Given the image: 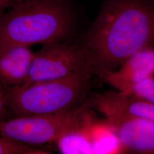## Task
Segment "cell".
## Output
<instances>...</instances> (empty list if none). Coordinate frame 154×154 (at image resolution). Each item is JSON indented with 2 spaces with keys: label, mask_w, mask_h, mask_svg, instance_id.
Listing matches in <instances>:
<instances>
[{
  "label": "cell",
  "mask_w": 154,
  "mask_h": 154,
  "mask_svg": "<svg viewBox=\"0 0 154 154\" xmlns=\"http://www.w3.org/2000/svg\"><path fill=\"white\" fill-rule=\"evenodd\" d=\"M91 101L70 110L48 114L13 117L0 121V135L26 144L56 142L93 116Z\"/></svg>",
  "instance_id": "4"
},
{
  "label": "cell",
  "mask_w": 154,
  "mask_h": 154,
  "mask_svg": "<svg viewBox=\"0 0 154 154\" xmlns=\"http://www.w3.org/2000/svg\"><path fill=\"white\" fill-rule=\"evenodd\" d=\"M114 127L123 153L154 154V123L122 116H105Z\"/></svg>",
  "instance_id": "6"
},
{
  "label": "cell",
  "mask_w": 154,
  "mask_h": 154,
  "mask_svg": "<svg viewBox=\"0 0 154 154\" xmlns=\"http://www.w3.org/2000/svg\"><path fill=\"white\" fill-rule=\"evenodd\" d=\"M0 14V50L70 38L75 13L69 0H18Z\"/></svg>",
  "instance_id": "2"
},
{
  "label": "cell",
  "mask_w": 154,
  "mask_h": 154,
  "mask_svg": "<svg viewBox=\"0 0 154 154\" xmlns=\"http://www.w3.org/2000/svg\"><path fill=\"white\" fill-rule=\"evenodd\" d=\"M94 106L105 116H122L154 123V103L121 91H109L96 97Z\"/></svg>",
  "instance_id": "7"
},
{
  "label": "cell",
  "mask_w": 154,
  "mask_h": 154,
  "mask_svg": "<svg viewBox=\"0 0 154 154\" xmlns=\"http://www.w3.org/2000/svg\"><path fill=\"white\" fill-rule=\"evenodd\" d=\"M78 40L94 74L115 71L134 54L154 48V0H103Z\"/></svg>",
  "instance_id": "1"
},
{
  "label": "cell",
  "mask_w": 154,
  "mask_h": 154,
  "mask_svg": "<svg viewBox=\"0 0 154 154\" xmlns=\"http://www.w3.org/2000/svg\"><path fill=\"white\" fill-rule=\"evenodd\" d=\"M93 154L123 153L120 140L114 127L105 119L95 116L89 123Z\"/></svg>",
  "instance_id": "10"
},
{
  "label": "cell",
  "mask_w": 154,
  "mask_h": 154,
  "mask_svg": "<svg viewBox=\"0 0 154 154\" xmlns=\"http://www.w3.org/2000/svg\"><path fill=\"white\" fill-rule=\"evenodd\" d=\"M11 116L8 109L4 87L0 83V121L10 119Z\"/></svg>",
  "instance_id": "14"
},
{
  "label": "cell",
  "mask_w": 154,
  "mask_h": 154,
  "mask_svg": "<svg viewBox=\"0 0 154 154\" xmlns=\"http://www.w3.org/2000/svg\"><path fill=\"white\" fill-rule=\"evenodd\" d=\"M154 76V49L142 50L124 61L118 70L104 72L99 77L116 88L124 84L139 82Z\"/></svg>",
  "instance_id": "8"
},
{
  "label": "cell",
  "mask_w": 154,
  "mask_h": 154,
  "mask_svg": "<svg viewBox=\"0 0 154 154\" xmlns=\"http://www.w3.org/2000/svg\"><path fill=\"white\" fill-rule=\"evenodd\" d=\"M49 151L32 147L28 144L0 135V154H49Z\"/></svg>",
  "instance_id": "13"
},
{
  "label": "cell",
  "mask_w": 154,
  "mask_h": 154,
  "mask_svg": "<svg viewBox=\"0 0 154 154\" xmlns=\"http://www.w3.org/2000/svg\"><path fill=\"white\" fill-rule=\"evenodd\" d=\"M116 88L124 93L154 103V76L139 82L121 85Z\"/></svg>",
  "instance_id": "12"
},
{
  "label": "cell",
  "mask_w": 154,
  "mask_h": 154,
  "mask_svg": "<svg viewBox=\"0 0 154 154\" xmlns=\"http://www.w3.org/2000/svg\"><path fill=\"white\" fill-rule=\"evenodd\" d=\"M88 67H91L88 54L79 40L69 38L42 45L34 53L28 78L14 88H24L32 83L64 78Z\"/></svg>",
  "instance_id": "5"
},
{
  "label": "cell",
  "mask_w": 154,
  "mask_h": 154,
  "mask_svg": "<svg viewBox=\"0 0 154 154\" xmlns=\"http://www.w3.org/2000/svg\"><path fill=\"white\" fill-rule=\"evenodd\" d=\"M18 0H0V14L13 5Z\"/></svg>",
  "instance_id": "15"
},
{
  "label": "cell",
  "mask_w": 154,
  "mask_h": 154,
  "mask_svg": "<svg viewBox=\"0 0 154 154\" xmlns=\"http://www.w3.org/2000/svg\"><path fill=\"white\" fill-rule=\"evenodd\" d=\"M93 74L88 67L64 78L32 83L24 88H4L8 109L13 117L74 109L88 99Z\"/></svg>",
  "instance_id": "3"
},
{
  "label": "cell",
  "mask_w": 154,
  "mask_h": 154,
  "mask_svg": "<svg viewBox=\"0 0 154 154\" xmlns=\"http://www.w3.org/2000/svg\"></svg>",
  "instance_id": "16"
},
{
  "label": "cell",
  "mask_w": 154,
  "mask_h": 154,
  "mask_svg": "<svg viewBox=\"0 0 154 154\" xmlns=\"http://www.w3.org/2000/svg\"><path fill=\"white\" fill-rule=\"evenodd\" d=\"M93 116L82 125L67 132L55 143L61 154H93L89 123Z\"/></svg>",
  "instance_id": "11"
},
{
  "label": "cell",
  "mask_w": 154,
  "mask_h": 154,
  "mask_svg": "<svg viewBox=\"0 0 154 154\" xmlns=\"http://www.w3.org/2000/svg\"><path fill=\"white\" fill-rule=\"evenodd\" d=\"M34 53L29 46H13L0 50V83L4 88L21 85L28 78Z\"/></svg>",
  "instance_id": "9"
}]
</instances>
